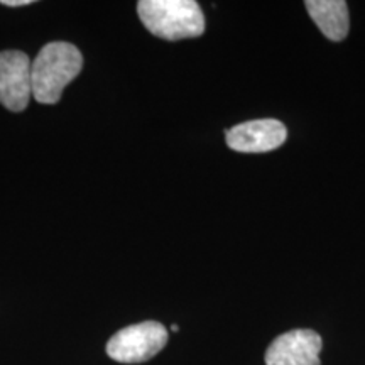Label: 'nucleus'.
<instances>
[{
  "label": "nucleus",
  "mask_w": 365,
  "mask_h": 365,
  "mask_svg": "<svg viewBox=\"0 0 365 365\" xmlns=\"http://www.w3.org/2000/svg\"><path fill=\"white\" fill-rule=\"evenodd\" d=\"M31 59L22 51L0 53V103L11 112H22L33 97Z\"/></svg>",
  "instance_id": "4"
},
{
  "label": "nucleus",
  "mask_w": 365,
  "mask_h": 365,
  "mask_svg": "<svg viewBox=\"0 0 365 365\" xmlns=\"http://www.w3.org/2000/svg\"><path fill=\"white\" fill-rule=\"evenodd\" d=\"M307 11L318 29L330 41H344L349 34V6L344 0H308Z\"/></svg>",
  "instance_id": "7"
},
{
  "label": "nucleus",
  "mask_w": 365,
  "mask_h": 365,
  "mask_svg": "<svg viewBox=\"0 0 365 365\" xmlns=\"http://www.w3.org/2000/svg\"><path fill=\"white\" fill-rule=\"evenodd\" d=\"M227 145L245 154L269 153L286 143L287 129L276 118H259L239 124L225 132Z\"/></svg>",
  "instance_id": "5"
},
{
  "label": "nucleus",
  "mask_w": 365,
  "mask_h": 365,
  "mask_svg": "<svg viewBox=\"0 0 365 365\" xmlns=\"http://www.w3.org/2000/svg\"><path fill=\"white\" fill-rule=\"evenodd\" d=\"M322 336L313 330H291L277 336L266 352V365H319Z\"/></svg>",
  "instance_id": "6"
},
{
  "label": "nucleus",
  "mask_w": 365,
  "mask_h": 365,
  "mask_svg": "<svg viewBox=\"0 0 365 365\" xmlns=\"http://www.w3.org/2000/svg\"><path fill=\"white\" fill-rule=\"evenodd\" d=\"M4 6H9V7H17V6H29V4H33L31 0H2Z\"/></svg>",
  "instance_id": "8"
},
{
  "label": "nucleus",
  "mask_w": 365,
  "mask_h": 365,
  "mask_svg": "<svg viewBox=\"0 0 365 365\" xmlns=\"http://www.w3.org/2000/svg\"><path fill=\"white\" fill-rule=\"evenodd\" d=\"M168 344V330L158 322H143L122 328L108 340L107 355L120 364H143Z\"/></svg>",
  "instance_id": "3"
},
{
  "label": "nucleus",
  "mask_w": 365,
  "mask_h": 365,
  "mask_svg": "<svg viewBox=\"0 0 365 365\" xmlns=\"http://www.w3.org/2000/svg\"><path fill=\"white\" fill-rule=\"evenodd\" d=\"M171 330H173V331H178V330H180V327H178V325H173V327H171Z\"/></svg>",
  "instance_id": "9"
},
{
  "label": "nucleus",
  "mask_w": 365,
  "mask_h": 365,
  "mask_svg": "<svg viewBox=\"0 0 365 365\" xmlns=\"http://www.w3.org/2000/svg\"><path fill=\"white\" fill-rule=\"evenodd\" d=\"M83 56L70 43H49L41 49L31 63L33 97L39 103L54 105L61 98L63 90L80 75Z\"/></svg>",
  "instance_id": "1"
},
{
  "label": "nucleus",
  "mask_w": 365,
  "mask_h": 365,
  "mask_svg": "<svg viewBox=\"0 0 365 365\" xmlns=\"http://www.w3.org/2000/svg\"><path fill=\"white\" fill-rule=\"evenodd\" d=\"M137 14L150 34L166 41L198 38L205 33L202 7L195 0H140Z\"/></svg>",
  "instance_id": "2"
}]
</instances>
